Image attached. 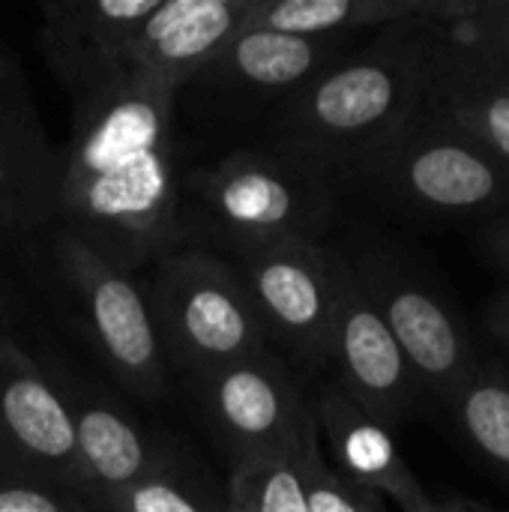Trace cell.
<instances>
[{"mask_svg": "<svg viewBox=\"0 0 509 512\" xmlns=\"http://www.w3.org/2000/svg\"><path fill=\"white\" fill-rule=\"evenodd\" d=\"M54 273L84 342L108 375L141 402L165 399L171 372L135 273L120 270L63 228L54 234Z\"/></svg>", "mask_w": 509, "mask_h": 512, "instance_id": "cell-7", "label": "cell"}, {"mask_svg": "<svg viewBox=\"0 0 509 512\" xmlns=\"http://www.w3.org/2000/svg\"><path fill=\"white\" fill-rule=\"evenodd\" d=\"M438 512H495V510H489V507H486V504H480V501L450 495V498H438Z\"/></svg>", "mask_w": 509, "mask_h": 512, "instance_id": "cell-29", "label": "cell"}, {"mask_svg": "<svg viewBox=\"0 0 509 512\" xmlns=\"http://www.w3.org/2000/svg\"><path fill=\"white\" fill-rule=\"evenodd\" d=\"M363 294L399 342L423 393L450 405L480 363V351L423 261L375 231L339 243Z\"/></svg>", "mask_w": 509, "mask_h": 512, "instance_id": "cell-5", "label": "cell"}, {"mask_svg": "<svg viewBox=\"0 0 509 512\" xmlns=\"http://www.w3.org/2000/svg\"><path fill=\"white\" fill-rule=\"evenodd\" d=\"M480 243L492 264L509 279V216L504 219H489L480 231Z\"/></svg>", "mask_w": 509, "mask_h": 512, "instance_id": "cell-27", "label": "cell"}, {"mask_svg": "<svg viewBox=\"0 0 509 512\" xmlns=\"http://www.w3.org/2000/svg\"><path fill=\"white\" fill-rule=\"evenodd\" d=\"M351 39H312L267 27H240L216 60L198 75V87L234 102H276V108L336 63Z\"/></svg>", "mask_w": 509, "mask_h": 512, "instance_id": "cell-18", "label": "cell"}, {"mask_svg": "<svg viewBox=\"0 0 509 512\" xmlns=\"http://www.w3.org/2000/svg\"><path fill=\"white\" fill-rule=\"evenodd\" d=\"M312 411L321 450L345 480L378 498H390L402 512H438V498L408 468L396 432L369 417L336 381L312 393Z\"/></svg>", "mask_w": 509, "mask_h": 512, "instance_id": "cell-15", "label": "cell"}, {"mask_svg": "<svg viewBox=\"0 0 509 512\" xmlns=\"http://www.w3.org/2000/svg\"><path fill=\"white\" fill-rule=\"evenodd\" d=\"M420 6L423 0H255L246 24L312 39H351L360 30L411 21Z\"/></svg>", "mask_w": 509, "mask_h": 512, "instance_id": "cell-20", "label": "cell"}, {"mask_svg": "<svg viewBox=\"0 0 509 512\" xmlns=\"http://www.w3.org/2000/svg\"><path fill=\"white\" fill-rule=\"evenodd\" d=\"M426 87L417 18L378 30L366 48L345 51L276 108V150L312 165L342 192L357 189L369 165L423 111Z\"/></svg>", "mask_w": 509, "mask_h": 512, "instance_id": "cell-1", "label": "cell"}, {"mask_svg": "<svg viewBox=\"0 0 509 512\" xmlns=\"http://www.w3.org/2000/svg\"><path fill=\"white\" fill-rule=\"evenodd\" d=\"M300 480L309 512H384V498L354 486L327 462L318 432L300 450Z\"/></svg>", "mask_w": 509, "mask_h": 512, "instance_id": "cell-24", "label": "cell"}, {"mask_svg": "<svg viewBox=\"0 0 509 512\" xmlns=\"http://www.w3.org/2000/svg\"><path fill=\"white\" fill-rule=\"evenodd\" d=\"M219 512H249V510H246V507H243V504H240V501H237L234 495H228V498H225V504H222V510H219Z\"/></svg>", "mask_w": 509, "mask_h": 512, "instance_id": "cell-30", "label": "cell"}, {"mask_svg": "<svg viewBox=\"0 0 509 512\" xmlns=\"http://www.w3.org/2000/svg\"><path fill=\"white\" fill-rule=\"evenodd\" d=\"M504 81L509 84V36H507V48H504Z\"/></svg>", "mask_w": 509, "mask_h": 512, "instance_id": "cell-31", "label": "cell"}, {"mask_svg": "<svg viewBox=\"0 0 509 512\" xmlns=\"http://www.w3.org/2000/svg\"><path fill=\"white\" fill-rule=\"evenodd\" d=\"M423 108L459 126L509 171V84H486L447 93L429 99Z\"/></svg>", "mask_w": 509, "mask_h": 512, "instance_id": "cell-22", "label": "cell"}, {"mask_svg": "<svg viewBox=\"0 0 509 512\" xmlns=\"http://www.w3.org/2000/svg\"><path fill=\"white\" fill-rule=\"evenodd\" d=\"M144 294L165 366L183 381L270 348L225 255L192 246L168 252L153 264Z\"/></svg>", "mask_w": 509, "mask_h": 512, "instance_id": "cell-3", "label": "cell"}, {"mask_svg": "<svg viewBox=\"0 0 509 512\" xmlns=\"http://www.w3.org/2000/svg\"><path fill=\"white\" fill-rule=\"evenodd\" d=\"M417 24L426 39V102L504 81L509 0H423Z\"/></svg>", "mask_w": 509, "mask_h": 512, "instance_id": "cell-19", "label": "cell"}, {"mask_svg": "<svg viewBox=\"0 0 509 512\" xmlns=\"http://www.w3.org/2000/svg\"><path fill=\"white\" fill-rule=\"evenodd\" d=\"M336 246V315L330 339V366L336 384L378 423L399 429L417 414L426 396L399 342L363 294L339 243Z\"/></svg>", "mask_w": 509, "mask_h": 512, "instance_id": "cell-12", "label": "cell"}, {"mask_svg": "<svg viewBox=\"0 0 509 512\" xmlns=\"http://www.w3.org/2000/svg\"><path fill=\"white\" fill-rule=\"evenodd\" d=\"M186 390L231 471L294 456L318 432L312 393L273 348L186 378Z\"/></svg>", "mask_w": 509, "mask_h": 512, "instance_id": "cell-8", "label": "cell"}, {"mask_svg": "<svg viewBox=\"0 0 509 512\" xmlns=\"http://www.w3.org/2000/svg\"><path fill=\"white\" fill-rule=\"evenodd\" d=\"M159 0H51L39 6V45L72 99L129 81L126 63Z\"/></svg>", "mask_w": 509, "mask_h": 512, "instance_id": "cell-14", "label": "cell"}, {"mask_svg": "<svg viewBox=\"0 0 509 512\" xmlns=\"http://www.w3.org/2000/svg\"><path fill=\"white\" fill-rule=\"evenodd\" d=\"M177 90L153 81H117L75 99L66 153L57 159V186L69 189L138 153L174 141Z\"/></svg>", "mask_w": 509, "mask_h": 512, "instance_id": "cell-13", "label": "cell"}, {"mask_svg": "<svg viewBox=\"0 0 509 512\" xmlns=\"http://www.w3.org/2000/svg\"><path fill=\"white\" fill-rule=\"evenodd\" d=\"M228 495L249 512H309L300 480V453L231 471Z\"/></svg>", "mask_w": 509, "mask_h": 512, "instance_id": "cell-23", "label": "cell"}, {"mask_svg": "<svg viewBox=\"0 0 509 512\" xmlns=\"http://www.w3.org/2000/svg\"><path fill=\"white\" fill-rule=\"evenodd\" d=\"M357 189L420 222H459L507 207L509 171L459 126L423 108Z\"/></svg>", "mask_w": 509, "mask_h": 512, "instance_id": "cell-6", "label": "cell"}, {"mask_svg": "<svg viewBox=\"0 0 509 512\" xmlns=\"http://www.w3.org/2000/svg\"><path fill=\"white\" fill-rule=\"evenodd\" d=\"M0 512H90L81 498L0 477Z\"/></svg>", "mask_w": 509, "mask_h": 512, "instance_id": "cell-26", "label": "cell"}, {"mask_svg": "<svg viewBox=\"0 0 509 512\" xmlns=\"http://www.w3.org/2000/svg\"><path fill=\"white\" fill-rule=\"evenodd\" d=\"M474 453L509 492V372L480 357L453 402L447 405Z\"/></svg>", "mask_w": 509, "mask_h": 512, "instance_id": "cell-21", "label": "cell"}, {"mask_svg": "<svg viewBox=\"0 0 509 512\" xmlns=\"http://www.w3.org/2000/svg\"><path fill=\"white\" fill-rule=\"evenodd\" d=\"M0 477L81 498L66 405L39 360L0 330Z\"/></svg>", "mask_w": 509, "mask_h": 512, "instance_id": "cell-10", "label": "cell"}, {"mask_svg": "<svg viewBox=\"0 0 509 512\" xmlns=\"http://www.w3.org/2000/svg\"><path fill=\"white\" fill-rule=\"evenodd\" d=\"M9 234H12V231H9V228H6V225H0V246H3V240H6V237H9Z\"/></svg>", "mask_w": 509, "mask_h": 512, "instance_id": "cell-32", "label": "cell"}, {"mask_svg": "<svg viewBox=\"0 0 509 512\" xmlns=\"http://www.w3.org/2000/svg\"><path fill=\"white\" fill-rule=\"evenodd\" d=\"M183 198L228 261L288 243H324L339 216L342 189L282 150H234L213 165L183 171Z\"/></svg>", "mask_w": 509, "mask_h": 512, "instance_id": "cell-2", "label": "cell"}, {"mask_svg": "<svg viewBox=\"0 0 509 512\" xmlns=\"http://www.w3.org/2000/svg\"><path fill=\"white\" fill-rule=\"evenodd\" d=\"M255 0H159L129 48L126 78L168 90L195 84L225 42L246 27Z\"/></svg>", "mask_w": 509, "mask_h": 512, "instance_id": "cell-16", "label": "cell"}, {"mask_svg": "<svg viewBox=\"0 0 509 512\" xmlns=\"http://www.w3.org/2000/svg\"><path fill=\"white\" fill-rule=\"evenodd\" d=\"M36 360L66 405L87 510L144 477L177 471V459L138 426L114 393L72 369L60 354H42Z\"/></svg>", "mask_w": 509, "mask_h": 512, "instance_id": "cell-11", "label": "cell"}, {"mask_svg": "<svg viewBox=\"0 0 509 512\" xmlns=\"http://www.w3.org/2000/svg\"><path fill=\"white\" fill-rule=\"evenodd\" d=\"M486 327L489 333L509 348V291H504L501 297H495L486 309Z\"/></svg>", "mask_w": 509, "mask_h": 512, "instance_id": "cell-28", "label": "cell"}, {"mask_svg": "<svg viewBox=\"0 0 509 512\" xmlns=\"http://www.w3.org/2000/svg\"><path fill=\"white\" fill-rule=\"evenodd\" d=\"M90 512H210L207 504L192 495L186 480L177 471L144 477L99 504H93Z\"/></svg>", "mask_w": 509, "mask_h": 512, "instance_id": "cell-25", "label": "cell"}, {"mask_svg": "<svg viewBox=\"0 0 509 512\" xmlns=\"http://www.w3.org/2000/svg\"><path fill=\"white\" fill-rule=\"evenodd\" d=\"M57 156L21 63L0 45V225L12 234L54 219Z\"/></svg>", "mask_w": 509, "mask_h": 512, "instance_id": "cell-17", "label": "cell"}, {"mask_svg": "<svg viewBox=\"0 0 509 512\" xmlns=\"http://www.w3.org/2000/svg\"><path fill=\"white\" fill-rule=\"evenodd\" d=\"M183 204V168L174 141L54 192V216L63 231L126 273L183 249Z\"/></svg>", "mask_w": 509, "mask_h": 512, "instance_id": "cell-4", "label": "cell"}, {"mask_svg": "<svg viewBox=\"0 0 509 512\" xmlns=\"http://www.w3.org/2000/svg\"><path fill=\"white\" fill-rule=\"evenodd\" d=\"M267 345H279L294 363L321 372L330 366L336 315V246L288 243L231 261Z\"/></svg>", "mask_w": 509, "mask_h": 512, "instance_id": "cell-9", "label": "cell"}]
</instances>
